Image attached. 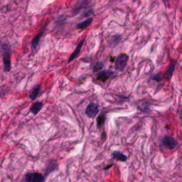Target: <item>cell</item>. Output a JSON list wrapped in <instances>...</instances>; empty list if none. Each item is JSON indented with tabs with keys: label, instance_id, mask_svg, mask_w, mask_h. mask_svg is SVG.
I'll use <instances>...</instances> for the list:
<instances>
[{
	"label": "cell",
	"instance_id": "cell-1",
	"mask_svg": "<svg viewBox=\"0 0 182 182\" xmlns=\"http://www.w3.org/2000/svg\"><path fill=\"white\" fill-rule=\"evenodd\" d=\"M3 49V60L4 70L6 72L11 71V51L10 48L6 44L2 45Z\"/></svg>",
	"mask_w": 182,
	"mask_h": 182
},
{
	"label": "cell",
	"instance_id": "cell-2",
	"mask_svg": "<svg viewBox=\"0 0 182 182\" xmlns=\"http://www.w3.org/2000/svg\"><path fill=\"white\" fill-rule=\"evenodd\" d=\"M129 60V56L126 53H121L116 57L114 68L116 70L122 71L126 66Z\"/></svg>",
	"mask_w": 182,
	"mask_h": 182
},
{
	"label": "cell",
	"instance_id": "cell-3",
	"mask_svg": "<svg viewBox=\"0 0 182 182\" xmlns=\"http://www.w3.org/2000/svg\"><path fill=\"white\" fill-rule=\"evenodd\" d=\"M99 112L98 105L94 103H90L86 108V115L90 119H93L96 117Z\"/></svg>",
	"mask_w": 182,
	"mask_h": 182
},
{
	"label": "cell",
	"instance_id": "cell-4",
	"mask_svg": "<svg viewBox=\"0 0 182 182\" xmlns=\"http://www.w3.org/2000/svg\"><path fill=\"white\" fill-rule=\"evenodd\" d=\"M25 179L27 182H43L44 177L38 173H29L25 176Z\"/></svg>",
	"mask_w": 182,
	"mask_h": 182
},
{
	"label": "cell",
	"instance_id": "cell-5",
	"mask_svg": "<svg viewBox=\"0 0 182 182\" xmlns=\"http://www.w3.org/2000/svg\"><path fill=\"white\" fill-rule=\"evenodd\" d=\"M114 73V72L110 71L109 70L101 71L97 73V80L101 82H105L108 79L113 76Z\"/></svg>",
	"mask_w": 182,
	"mask_h": 182
},
{
	"label": "cell",
	"instance_id": "cell-6",
	"mask_svg": "<svg viewBox=\"0 0 182 182\" xmlns=\"http://www.w3.org/2000/svg\"><path fill=\"white\" fill-rule=\"evenodd\" d=\"M162 144L166 148L169 150H173L177 146V142L171 136H165L162 139Z\"/></svg>",
	"mask_w": 182,
	"mask_h": 182
},
{
	"label": "cell",
	"instance_id": "cell-7",
	"mask_svg": "<svg viewBox=\"0 0 182 182\" xmlns=\"http://www.w3.org/2000/svg\"><path fill=\"white\" fill-rule=\"evenodd\" d=\"M84 42H85V39H82V40L79 42L78 45H77V47L75 49L74 51L71 54V56L70 57L68 61V63H71V62H72L73 60H74L75 58L78 57V54L80 53V52H81L82 47L84 45Z\"/></svg>",
	"mask_w": 182,
	"mask_h": 182
},
{
	"label": "cell",
	"instance_id": "cell-8",
	"mask_svg": "<svg viewBox=\"0 0 182 182\" xmlns=\"http://www.w3.org/2000/svg\"><path fill=\"white\" fill-rule=\"evenodd\" d=\"M45 32V27L41 30V31L37 34V35L34 37L33 39L30 42V45L32 47V48L33 50H36V49L37 48L39 44V42L41 40V38L43 36V33Z\"/></svg>",
	"mask_w": 182,
	"mask_h": 182
},
{
	"label": "cell",
	"instance_id": "cell-9",
	"mask_svg": "<svg viewBox=\"0 0 182 182\" xmlns=\"http://www.w3.org/2000/svg\"><path fill=\"white\" fill-rule=\"evenodd\" d=\"M43 104L41 101H36L34 103L30 108V112L34 115H37L43 108Z\"/></svg>",
	"mask_w": 182,
	"mask_h": 182
},
{
	"label": "cell",
	"instance_id": "cell-10",
	"mask_svg": "<svg viewBox=\"0 0 182 182\" xmlns=\"http://www.w3.org/2000/svg\"><path fill=\"white\" fill-rule=\"evenodd\" d=\"M93 20V18L92 17H89L84 21H82L81 22H78L76 25V28L78 30H85L91 24Z\"/></svg>",
	"mask_w": 182,
	"mask_h": 182
},
{
	"label": "cell",
	"instance_id": "cell-11",
	"mask_svg": "<svg viewBox=\"0 0 182 182\" xmlns=\"http://www.w3.org/2000/svg\"><path fill=\"white\" fill-rule=\"evenodd\" d=\"M41 88V86L40 85H38L34 87L30 91V96H29L30 100L33 101L36 99V98H37L40 93Z\"/></svg>",
	"mask_w": 182,
	"mask_h": 182
},
{
	"label": "cell",
	"instance_id": "cell-12",
	"mask_svg": "<svg viewBox=\"0 0 182 182\" xmlns=\"http://www.w3.org/2000/svg\"><path fill=\"white\" fill-rule=\"evenodd\" d=\"M112 156L113 159L121 162H126L128 159L127 156L120 151H114L112 153Z\"/></svg>",
	"mask_w": 182,
	"mask_h": 182
},
{
	"label": "cell",
	"instance_id": "cell-13",
	"mask_svg": "<svg viewBox=\"0 0 182 182\" xmlns=\"http://www.w3.org/2000/svg\"><path fill=\"white\" fill-rule=\"evenodd\" d=\"M177 62L174 61L173 63L170 64L169 66V67L167 69L165 72L166 77L168 78V80H170L173 74L174 71L175 70V67L176 66Z\"/></svg>",
	"mask_w": 182,
	"mask_h": 182
},
{
	"label": "cell",
	"instance_id": "cell-14",
	"mask_svg": "<svg viewBox=\"0 0 182 182\" xmlns=\"http://www.w3.org/2000/svg\"><path fill=\"white\" fill-rule=\"evenodd\" d=\"M105 116L103 114H100L97 118V125L98 128H100L105 123Z\"/></svg>",
	"mask_w": 182,
	"mask_h": 182
},
{
	"label": "cell",
	"instance_id": "cell-15",
	"mask_svg": "<svg viewBox=\"0 0 182 182\" xmlns=\"http://www.w3.org/2000/svg\"><path fill=\"white\" fill-rule=\"evenodd\" d=\"M104 66V65L102 62H97L95 64V65H94L93 70L95 72H97V71H100V70H101V68Z\"/></svg>",
	"mask_w": 182,
	"mask_h": 182
},
{
	"label": "cell",
	"instance_id": "cell-16",
	"mask_svg": "<svg viewBox=\"0 0 182 182\" xmlns=\"http://www.w3.org/2000/svg\"><path fill=\"white\" fill-rule=\"evenodd\" d=\"M152 78L154 80H156L158 82H160L162 80V76L161 75V74H160V73H159L157 74H156L154 76H153L152 77Z\"/></svg>",
	"mask_w": 182,
	"mask_h": 182
},
{
	"label": "cell",
	"instance_id": "cell-17",
	"mask_svg": "<svg viewBox=\"0 0 182 182\" xmlns=\"http://www.w3.org/2000/svg\"><path fill=\"white\" fill-rule=\"evenodd\" d=\"M112 166V164H111V166H108V167L105 168V169H105V170H106V169H109V168H110Z\"/></svg>",
	"mask_w": 182,
	"mask_h": 182
}]
</instances>
